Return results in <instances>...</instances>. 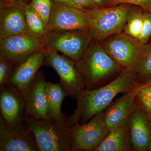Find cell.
<instances>
[{"mask_svg":"<svg viewBox=\"0 0 151 151\" xmlns=\"http://www.w3.org/2000/svg\"><path fill=\"white\" fill-rule=\"evenodd\" d=\"M15 66L10 61L0 56V88L8 84L11 72Z\"/></svg>","mask_w":151,"mask_h":151,"instance_id":"603a6c76","label":"cell"},{"mask_svg":"<svg viewBox=\"0 0 151 151\" xmlns=\"http://www.w3.org/2000/svg\"><path fill=\"white\" fill-rule=\"evenodd\" d=\"M45 76L38 72L24 97L25 116L35 119H48Z\"/></svg>","mask_w":151,"mask_h":151,"instance_id":"2e32d148","label":"cell"},{"mask_svg":"<svg viewBox=\"0 0 151 151\" xmlns=\"http://www.w3.org/2000/svg\"><path fill=\"white\" fill-rule=\"evenodd\" d=\"M92 1L95 3L98 6H102L105 4V0H91Z\"/></svg>","mask_w":151,"mask_h":151,"instance_id":"4dcf8cb0","label":"cell"},{"mask_svg":"<svg viewBox=\"0 0 151 151\" xmlns=\"http://www.w3.org/2000/svg\"><path fill=\"white\" fill-rule=\"evenodd\" d=\"M24 13L30 34L42 41L47 32L43 20L30 4L25 5Z\"/></svg>","mask_w":151,"mask_h":151,"instance_id":"ffe728a7","label":"cell"},{"mask_svg":"<svg viewBox=\"0 0 151 151\" xmlns=\"http://www.w3.org/2000/svg\"><path fill=\"white\" fill-rule=\"evenodd\" d=\"M82 10L96 9L100 8L95 3L91 0H73Z\"/></svg>","mask_w":151,"mask_h":151,"instance_id":"4316f807","label":"cell"},{"mask_svg":"<svg viewBox=\"0 0 151 151\" xmlns=\"http://www.w3.org/2000/svg\"><path fill=\"white\" fill-rule=\"evenodd\" d=\"M47 29V32L89 31V27L84 10L54 2Z\"/></svg>","mask_w":151,"mask_h":151,"instance_id":"30bf717a","label":"cell"},{"mask_svg":"<svg viewBox=\"0 0 151 151\" xmlns=\"http://www.w3.org/2000/svg\"><path fill=\"white\" fill-rule=\"evenodd\" d=\"M104 119V111L85 124L70 127L71 151H95L109 134Z\"/></svg>","mask_w":151,"mask_h":151,"instance_id":"52a82bcc","label":"cell"},{"mask_svg":"<svg viewBox=\"0 0 151 151\" xmlns=\"http://www.w3.org/2000/svg\"><path fill=\"white\" fill-rule=\"evenodd\" d=\"M20 1H23L22 0H4L1 6L12 5Z\"/></svg>","mask_w":151,"mask_h":151,"instance_id":"f546056e","label":"cell"},{"mask_svg":"<svg viewBox=\"0 0 151 151\" xmlns=\"http://www.w3.org/2000/svg\"><path fill=\"white\" fill-rule=\"evenodd\" d=\"M151 37V12L146 10L144 13L142 28L138 40L147 43Z\"/></svg>","mask_w":151,"mask_h":151,"instance_id":"cb8c5ba5","label":"cell"},{"mask_svg":"<svg viewBox=\"0 0 151 151\" xmlns=\"http://www.w3.org/2000/svg\"><path fill=\"white\" fill-rule=\"evenodd\" d=\"M111 5L115 6L123 4H128L140 7L144 9L151 12V0H105Z\"/></svg>","mask_w":151,"mask_h":151,"instance_id":"d4e9b609","label":"cell"},{"mask_svg":"<svg viewBox=\"0 0 151 151\" xmlns=\"http://www.w3.org/2000/svg\"><path fill=\"white\" fill-rule=\"evenodd\" d=\"M143 84L140 87L138 93L151 98V84Z\"/></svg>","mask_w":151,"mask_h":151,"instance_id":"83f0119b","label":"cell"},{"mask_svg":"<svg viewBox=\"0 0 151 151\" xmlns=\"http://www.w3.org/2000/svg\"><path fill=\"white\" fill-rule=\"evenodd\" d=\"M44 65L52 68L59 76L61 86L71 98L76 99L85 89L84 78L76 67L73 60L51 49H45Z\"/></svg>","mask_w":151,"mask_h":151,"instance_id":"ba28073f","label":"cell"},{"mask_svg":"<svg viewBox=\"0 0 151 151\" xmlns=\"http://www.w3.org/2000/svg\"><path fill=\"white\" fill-rule=\"evenodd\" d=\"M133 151H151V120L137 105L128 119Z\"/></svg>","mask_w":151,"mask_h":151,"instance_id":"5bb4252c","label":"cell"},{"mask_svg":"<svg viewBox=\"0 0 151 151\" xmlns=\"http://www.w3.org/2000/svg\"><path fill=\"white\" fill-rule=\"evenodd\" d=\"M24 121L35 137L39 151H71L70 127L67 120L59 122L25 116Z\"/></svg>","mask_w":151,"mask_h":151,"instance_id":"3957f363","label":"cell"},{"mask_svg":"<svg viewBox=\"0 0 151 151\" xmlns=\"http://www.w3.org/2000/svg\"><path fill=\"white\" fill-rule=\"evenodd\" d=\"M102 45L106 51L124 70L134 72L148 47L125 33L113 34Z\"/></svg>","mask_w":151,"mask_h":151,"instance_id":"5b68a950","label":"cell"},{"mask_svg":"<svg viewBox=\"0 0 151 151\" xmlns=\"http://www.w3.org/2000/svg\"><path fill=\"white\" fill-rule=\"evenodd\" d=\"M136 80L142 83L151 77V42L135 72Z\"/></svg>","mask_w":151,"mask_h":151,"instance_id":"44dd1931","label":"cell"},{"mask_svg":"<svg viewBox=\"0 0 151 151\" xmlns=\"http://www.w3.org/2000/svg\"><path fill=\"white\" fill-rule=\"evenodd\" d=\"M47 115L48 119L59 122L67 120L61 111L63 101L68 94L60 83L47 82L46 86Z\"/></svg>","mask_w":151,"mask_h":151,"instance_id":"d6986e66","label":"cell"},{"mask_svg":"<svg viewBox=\"0 0 151 151\" xmlns=\"http://www.w3.org/2000/svg\"><path fill=\"white\" fill-rule=\"evenodd\" d=\"M55 2L69 6L73 7L76 8L81 9L74 1L73 0H54Z\"/></svg>","mask_w":151,"mask_h":151,"instance_id":"f1b7e54d","label":"cell"},{"mask_svg":"<svg viewBox=\"0 0 151 151\" xmlns=\"http://www.w3.org/2000/svg\"><path fill=\"white\" fill-rule=\"evenodd\" d=\"M44 49L42 41L31 35L0 37V56L15 66L35 52Z\"/></svg>","mask_w":151,"mask_h":151,"instance_id":"9c48e42d","label":"cell"},{"mask_svg":"<svg viewBox=\"0 0 151 151\" xmlns=\"http://www.w3.org/2000/svg\"><path fill=\"white\" fill-rule=\"evenodd\" d=\"M127 120L111 130L95 151H133Z\"/></svg>","mask_w":151,"mask_h":151,"instance_id":"ac0fdd59","label":"cell"},{"mask_svg":"<svg viewBox=\"0 0 151 151\" xmlns=\"http://www.w3.org/2000/svg\"><path fill=\"white\" fill-rule=\"evenodd\" d=\"M143 84H151V77L148 78L147 80H146L145 82H143Z\"/></svg>","mask_w":151,"mask_h":151,"instance_id":"1f68e13d","label":"cell"},{"mask_svg":"<svg viewBox=\"0 0 151 151\" xmlns=\"http://www.w3.org/2000/svg\"><path fill=\"white\" fill-rule=\"evenodd\" d=\"M134 8L133 5L123 4L105 8L84 10L93 40H105L121 32Z\"/></svg>","mask_w":151,"mask_h":151,"instance_id":"277c9868","label":"cell"},{"mask_svg":"<svg viewBox=\"0 0 151 151\" xmlns=\"http://www.w3.org/2000/svg\"><path fill=\"white\" fill-rule=\"evenodd\" d=\"M136 80L134 73L124 70L110 83L97 89H84L76 98L77 107L67 122L70 127L79 123L85 124L95 115L105 111L118 94H124L142 85Z\"/></svg>","mask_w":151,"mask_h":151,"instance_id":"6da1fadb","label":"cell"},{"mask_svg":"<svg viewBox=\"0 0 151 151\" xmlns=\"http://www.w3.org/2000/svg\"><path fill=\"white\" fill-rule=\"evenodd\" d=\"M0 116L9 127H17L24 123V97L9 84L0 88Z\"/></svg>","mask_w":151,"mask_h":151,"instance_id":"4fadbf2b","label":"cell"},{"mask_svg":"<svg viewBox=\"0 0 151 151\" xmlns=\"http://www.w3.org/2000/svg\"><path fill=\"white\" fill-rule=\"evenodd\" d=\"M45 59V49L32 53L15 66L11 72L7 84L17 89L24 98L39 69L44 65Z\"/></svg>","mask_w":151,"mask_h":151,"instance_id":"7c38bea8","label":"cell"},{"mask_svg":"<svg viewBox=\"0 0 151 151\" xmlns=\"http://www.w3.org/2000/svg\"><path fill=\"white\" fill-rule=\"evenodd\" d=\"M0 151L39 150L35 137L25 122L9 127L0 116Z\"/></svg>","mask_w":151,"mask_h":151,"instance_id":"8fae6325","label":"cell"},{"mask_svg":"<svg viewBox=\"0 0 151 151\" xmlns=\"http://www.w3.org/2000/svg\"><path fill=\"white\" fill-rule=\"evenodd\" d=\"M139 88L124 94L104 111L105 122L110 131L128 119L137 105Z\"/></svg>","mask_w":151,"mask_h":151,"instance_id":"e0dca14e","label":"cell"},{"mask_svg":"<svg viewBox=\"0 0 151 151\" xmlns=\"http://www.w3.org/2000/svg\"><path fill=\"white\" fill-rule=\"evenodd\" d=\"M138 105L147 114L151 120V98L138 93L137 95Z\"/></svg>","mask_w":151,"mask_h":151,"instance_id":"484cf974","label":"cell"},{"mask_svg":"<svg viewBox=\"0 0 151 151\" xmlns=\"http://www.w3.org/2000/svg\"><path fill=\"white\" fill-rule=\"evenodd\" d=\"M76 67L84 78L87 90L105 86L124 71L100 44L89 47L76 62Z\"/></svg>","mask_w":151,"mask_h":151,"instance_id":"7a4b0ae2","label":"cell"},{"mask_svg":"<svg viewBox=\"0 0 151 151\" xmlns=\"http://www.w3.org/2000/svg\"><path fill=\"white\" fill-rule=\"evenodd\" d=\"M53 4L52 0H32L30 4L43 20L46 27L50 18Z\"/></svg>","mask_w":151,"mask_h":151,"instance_id":"7402d4cb","label":"cell"},{"mask_svg":"<svg viewBox=\"0 0 151 151\" xmlns=\"http://www.w3.org/2000/svg\"><path fill=\"white\" fill-rule=\"evenodd\" d=\"M25 4L23 2L20 1L12 5L1 6L0 37L24 35H31L25 15Z\"/></svg>","mask_w":151,"mask_h":151,"instance_id":"9a60e30c","label":"cell"},{"mask_svg":"<svg viewBox=\"0 0 151 151\" xmlns=\"http://www.w3.org/2000/svg\"><path fill=\"white\" fill-rule=\"evenodd\" d=\"M93 39L89 31L47 32L42 40L45 49H51L63 55L78 61L87 49Z\"/></svg>","mask_w":151,"mask_h":151,"instance_id":"8992f818","label":"cell"}]
</instances>
